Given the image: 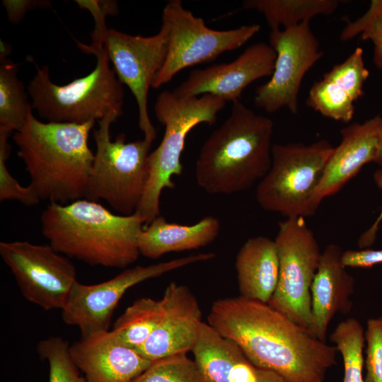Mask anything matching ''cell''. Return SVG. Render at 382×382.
<instances>
[{
  "label": "cell",
  "instance_id": "obj_29",
  "mask_svg": "<svg viewBox=\"0 0 382 382\" xmlns=\"http://www.w3.org/2000/svg\"><path fill=\"white\" fill-rule=\"evenodd\" d=\"M132 382L203 381L195 361L180 354L152 361Z\"/></svg>",
  "mask_w": 382,
  "mask_h": 382
},
{
  "label": "cell",
  "instance_id": "obj_17",
  "mask_svg": "<svg viewBox=\"0 0 382 382\" xmlns=\"http://www.w3.org/2000/svg\"><path fill=\"white\" fill-rule=\"evenodd\" d=\"M69 353L88 382H132L152 362L121 343L112 330L81 338L69 345Z\"/></svg>",
  "mask_w": 382,
  "mask_h": 382
},
{
  "label": "cell",
  "instance_id": "obj_2",
  "mask_svg": "<svg viewBox=\"0 0 382 382\" xmlns=\"http://www.w3.org/2000/svg\"><path fill=\"white\" fill-rule=\"evenodd\" d=\"M95 122H43L31 111L23 127L13 132L28 185L40 200L66 204L86 198L94 160L88 141Z\"/></svg>",
  "mask_w": 382,
  "mask_h": 382
},
{
  "label": "cell",
  "instance_id": "obj_38",
  "mask_svg": "<svg viewBox=\"0 0 382 382\" xmlns=\"http://www.w3.org/2000/svg\"><path fill=\"white\" fill-rule=\"evenodd\" d=\"M373 62L376 68L382 70V44L374 45L373 51Z\"/></svg>",
  "mask_w": 382,
  "mask_h": 382
},
{
  "label": "cell",
  "instance_id": "obj_25",
  "mask_svg": "<svg viewBox=\"0 0 382 382\" xmlns=\"http://www.w3.org/2000/svg\"><path fill=\"white\" fill-rule=\"evenodd\" d=\"M162 311L161 299H138L120 316L112 331L121 343L138 349L157 327Z\"/></svg>",
  "mask_w": 382,
  "mask_h": 382
},
{
  "label": "cell",
  "instance_id": "obj_24",
  "mask_svg": "<svg viewBox=\"0 0 382 382\" xmlns=\"http://www.w3.org/2000/svg\"><path fill=\"white\" fill-rule=\"evenodd\" d=\"M0 130H21L32 111L23 83L18 78V64L0 55Z\"/></svg>",
  "mask_w": 382,
  "mask_h": 382
},
{
  "label": "cell",
  "instance_id": "obj_18",
  "mask_svg": "<svg viewBox=\"0 0 382 382\" xmlns=\"http://www.w3.org/2000/svg\"><path fill=\"white\" fill-rule=\"evenodd\" d=\"M341 141L334 147L313 202L318 208L321 202L340 191L367 163L376 159L382 135L380 115L354 122L340 131Z\"/></svg>",
  "mask_w": 382,
  "mask_h": 382
},
{
  "label": "cell",
  "instance_id": "obj_1",
  "mask_svg": "<svg viewBox=\"0 0 382 382\" xmlns=\"http://www.w3.org/2000/svg\"><path fill=\"white\" fill-rule=\"evenodd\" d=\"M208 323L234 341L257 369L289 382H325L336 364L337 349L313 336L268 303L241 296L219 299Z\"/></svg>",
  "mask_w": 382,
  "mask_h": 382
},
{
  "label": "cell",
  "instance_id": "obj_10",
  "mask_svg": "<svg viewBox=\"0 0 382 382\" xmlns=\"http://www.w3.org/2000/svg\"><path fill=\"white\" fill-rule=\"evenodd\" d=\"M274 241L279 273L268 304L307 330L311 318V288L322 252L303 217L280 221Z\"/></svg>",
  "mask_w": 382,
  "mask_h": 382
},
{
  "label": "cell",
  "instance_id": "obj_11",
  "mask_svg": "<svg viewBox=\"0 0 382 382\" xmlns=\"http://www.w3.org/2000/svg\"><path fill=\"white\" fill-rule=\"evenodd\" d=\"M214 257L215 254L210 252L146 266L137 265L95 284H83L77 281L61 310L62 320L67 325L77 326L81 338L109 330L116 306L132 286L181 267L212 260Z\"/></svg>",
  "mask_w": 382,
  "mask_h": 382
},
{
  "label": "cell",
  "instance_id": "obj_16",
  "mask_svg": "<svg viewBox=\"0 0 382 382\" xmlns=\"http://www.w3.org/2000/svg\"><path fill=\"white\" fill-rule=\"evenodd\" d=\"M161 301V320L146 342L137 349L151 361L191 352L203 323L199 302L186 286L170 282Z\"/></svg>",
  "mask_w": 382,
  "mask_h": 382
},
{
  "label": "cell",
  "instance_id": "obj_37",
  "mask_svg": "<svg viewBox=\"0 0 382 382\" xmlns=\"http://www.w3.org/2000/svg\"><path fill=\"white\" fill-rule=\"evenodd\" d=\"M257 382H289L283 376L270 370H257Z\"/></svg>",
  "mask_w": 382,
  "mask_h": 382
},
{
  "label": "cell",
  "instance_id": "obj_31",
  "mask_svg": "<svg viewBox=\"0 0 382 382\" xmlns=\"http://www.w3.org/2000/svg\"><path fill=\"white\" fill-rule=\"evenodd\" d=\"M11 133L0 130V201L18 200L27 206H33L40 199L29 186H22L9 173L6 161L9 157L11 146L8 138Z\"/></svg>",
  "mask_w": 382,
  "mask_h": 382
},
{
  "label": "cell",
  "instance_id": "obj_8",
  "mask_svg": "<svg viewBox=\"0 0 382 382\" xmlns=\"http://www.w3.org/2000/svg\"><path fill=\"white\" fill-rule=\"evenodd\" d=\"M333 149L326 139L273 144L271 166L256 187L259 205L286 218L313 215L315 192Z\"/></svg>",
  "mask_w": 382,
  "mask_h": 382
},
{
  "label": "cell",
  "instance_id": "obj_5",
  "mask_svg": "<svg viewBox=\"0 0 382 382\" xmlns=\"http://www.w3.org/2000/svg\"><path fill=\"white\" fill-rule=\"evenodd\" d=\"M92 36L90 45L77 42V45L83 52L96 57L95 69L66 85L53 83L49 67L40 68L32 59L36 69L28 86L32 109L49 122L84 124L100 120L110 112L122 115V83L110 69L102 35Z\"/></svg>",
  "mask_w": 382,
  "mask_h": 382
},
{
  "label": "cell",
  "instance_id": "obj_33",
  "mask_svg": "<svg viewBox=\"0 0 382 382\" xmlns=\"http://www.w3.org/2000/svg\"><path fill=\"white\" fill-rule=\"evenodd\" d=\"M364 337V381L382 382V316L368 319Z\"/></svg>",
  "mask_w": 382,
  "mask_h": 382
},
{
  "label": "cell",
  "instance_id": "obj_34",
  "mask_svg": "<svg viewBox=\"0 0 382 382\" xmlns=\"http://www.w3.org/2000/svg\"><path fill=\"white\" fill-rule=\"evenodd\" d=\"M342 262L346 267L369 268L382 264V249L370 248L347 250L342 253Z\"/></svg>",
  "mask_w": 382,
  "mask_h": 382
},
{
  "label": "cell",
  "instance_id": "obj_21",
  "mask_svg": "<svg viewBox=\"0 0 382 382\" xmlns=\"http://www.w3.org/2000/svg\"><path fill=\"white\" fill-rule=\"evenodd\" d=\"M241 296L268 303L278 284L279 262L274 240L264 236L248 239L235 262Z\"/></svg>",
  "mask_w": 382,
  "mask_h": 382
},
{
  "label": "cell",
  "instance_id": "obj_23",
  "mask_svg": "<svg viewBox=\"0 0 382 382\" xmlns=\"http://www.w3.org/2000/svg\"><path fill=\"white\" fill-rule=\"evenodd\" d=\"M338 0H247L243 6L257 11L265 16L271 30L297 26L319 15H330L335 11Z\"/></svg>",
  "mask_w": 382,
  "mask_h": 382
},
{
  "label": "cell",
  "instance_id": "obj_32",
  "mask_svg": "<svg viewBox=\"0 0 382 382\" xmlns=\"http://www.w3.org/2000/svg\"><path fill=\"white\" fill-rule=\"evenodd\" d=\"M359 34L374 45L382 44V0H372L364 14L344 28L340 38L347 41Z\"/></svg>",
  "mask_w": 382,
  "mask_h": 382
},
{
  "label": "cell",
  "instance_id": "obj_19",
  "mask_svg": "<svg viewBox=\"0 0 382 382\" xmlns=\"http://www.w3.org/2000/svg\"><path fill=\"white\" fill-rule=\"evenodd\" d=\"M342 253L335 243L325 248L311 288V318L307 330L323 342L334 316L349 313L353 306L355 282L342 262Z\"/></svg>",
  "mask_w": 382,
  "mask_h": 382
},
{
  "label": "cell",
  "instance_id": "obj_3",
  "mask_svg": "<svg viewBox=\"0 0 382 382\" xmlns=\"http://www.w3.org/2000/svg\"><path fill=\"white\" fill-rule=\"evenodd\" d=\"M50 245L67 257L91 266L125 268L140 255L144 220L137 214H116L98 202L81 199L49 203L40 216Z\"/></svg>",
  "mask_w": 382,
  "mask_h": 382
},
{
  "label": "cell",
  "instance_id": "obj_30",
  "mask_svg": "<svg viewBox=\"0 0 382 382\" xmlns=\"http://www.w3.org/2000/svg\"><path fill=\"white\" fill-rule=\"evenodd\" d=\"M369 76L364 62V50L358 47L342 63L323 75V79L343 89L354 102L364 95V84Z\"/></svg>",
  "mask_w": 382,
  "mask_h": 382
},
{
  "label": "cell",
  "instance_id": "obj_22",
  "mask_svg": "<svg viewBox=\"0 0 382 382\" xmlns=\"http://www.w3.org/2000/svg\"><path fill=\"white\" fill-rule=\"evenodd\" d=\"M221 230L219 220L207 216L192 225L168 222L158 216L147 224L139 238L140 255L158 259L170 252L195 250L212 243Z\"/></svg>",
  "mask_w": 382,
  "mask_h": 382
},
{
  "label": "cell",
  "instance_id": "obj_13",
  "mask_svg": "<svg viewBox=\"0 0 382 382\" xmlns=\"http://www.w3.org/2000/svg\"><path fill=\"white\" fill-rule=\"evenodd\" d=\"M270 45L276 52L274 68L270 79L257 87L255 105L267 113L282 108L296 115L303 77L323 56L310 22L287 29L271 30Z\"/></svg>",
  "mask_w": 382,
  "mask_h": 382
},
{
  "label": "cell",
  "instance_id": "obj_6",
  "mask_svg": "<svg viewBox=\"0 0 382 382\" xmlns=\"http://www.w3.org/2000/svg\"><path fill=\"white\" fill-rule=\"evenodd\" d=\"M226 103L211 94L184 97L173 91H163L157 96L154 110L165 131L158 146L149 155V179L135 212L145 224L159 216L163 190L173 188V177L182 173L180 158L188 133L199 124L214 125Z\"/></svg>",
  "mask_w": 382,
  "mask_h": 382
},
{
  "label": "cell",
  "instance_id": "obj_35",
  "mask_svg": "<svg viewBox=\"0 0 382 382\" xmlns=\"http://www.w3.org/2000/svg\"><path fill=\"white\" fill-rule=\"evenodd\" d=\"M374 180L382 192V167L374 172ZM381 221L382 206L378 216L359 238L358 245L360 249L369 248L374 243Z\"/></svg>",
  "mask_w": 382,
  "mask_h": 382
},
{
  "label": "cell",
  "instance_id": "obj_36",
  "mask_svg": "<svg viewBox=\"0 0 382 382\" xmlns=\"http://www.w3.org/2000/svg\"><path fill=\"white\" fill-rule=\"evenodd\" d=\"M2 4L6 8L9 20L16 23L35 3L30 1H3Z\"/></svg>",
  "mask_w": 382,
  "mask_h": 382
},
{
  "label": "cell",
  "instance_id": "obj_7",
  "mask_svg": "<svg viewBox=\"0 0 382 382\" xmlns=\"http://www.w3.org/2000/svg\"><path fill=\"white\" fill-rule=\"evenodd\" d=\"M121 115L110 112L98 120L96 144L86 199L105 201L121 215L134 214L149 179L148 157L152 142L145 138L125 141V134L111 140L110 126Z\"/></svg>",
  "mask_w": 382,
  "mask_h": 382
},
{
  "label": "cell",
  "instance_id": "obj_12",
  "mask_svg": "<svg viewBox=\"0 0 382 382\" xmlns=\"http://www.w3.org/2000/svg\"><path fill=\"white\" fill-rule=\"evenodd\" d=\"M0 255L12 272L21 294L45 311L62 310L77 282L76 269L50 244L1 241Z\"/></svg>",
  "mask_w": 382,
  "mask_h": 382
},
{
  "label": "cell",
  "instance_id": "obj_14",
  "mask_svg": "<svg viewBox=\"0 0 382 382\" xmlns=\"http://www.w3.org/2000/svg\"><path fill=\"white\" fill-rule=\"evenodd\" d=\"M102 37L103 48L117 79L128 86L137 101L139 129L145 139L153 141L157 134L148 113V93L167 56L168 28L161 23L157 34L144 37L106 27Z\"/></svg>",
  "mask_w": 382,
  "mask_h": 382
},
{
  "label": "cell",
  "instance_id": "obj_20",
  "mask_svg": "<svg viewBox=\"0 0 382 382\" xmlns=\"http://www.w3.org/2000/svg\"><path fill=\"white\" fill-rule=\"evenodd\" d=\"M191 352L203 382H257L258 369L208 323H202Z\"/></svg>",
  "mask_w": 382,
  "mask_h": 382
},
{
  "label": "cell",
  "instance_id": "obj_9",
  "mask_svg": "<svg viewBox=\"0 0 382 382\" xmlns=\"http://www.w3.org/2000/svg\"><path fill=\"white\" fill-rule=\"evenodd\" d=\"M161 23L168 30V52L152 81L153 88L169 83L183 69L212 62L225 52L239 48L261 28L259 24H251L226 30L211 29L202 18L185 8L180 0L166 4Z\"/></svg>",
  "mask_w": 382,
  "mask_h": 382
},
{
  "label": "cell",
  "instance_id": "obj_39",
  "mask_svg": "<svg viewBox=\"0 0 382 382\" xmlns=\"http://www.w3.org/2000/svg\"><path fill=\"white\" fill-rule=\"evenodd\" d=\"M375 163L382 167V135L381 137L378 154Z\"/></svg>",
  "mask_w": 382,
  "mask_h": 382
},
{
  "label": "cell",
  "instance_id": "obj_28",
  "mask_svg": "<svg viewBox=\"0 0 382 382\" xmlns=\"http://www.w3.org/2000/svg\"><path fill=\"white\" fill-rule=\"evenodd\" d=\"M37 350L40 357L48 362V382H88L73 361L66 340L49 337L39 342Z\"/></svg>",
  "mask_w": 382,
  "mask_h": 382
},
{
  "label": "cell",
  "instance_id": "obj_26",
  "mask_svg": "<svg viewBox=\"0 0 382 382\" xmlns=\"http://www.w3.org/2000/svg\"><path fill=\"white\" fill-rule=\"evenodd\" d=\"M364 329L354 318L341 321L330 335L343 363L342 382H365L364 376Z\"/></svg>",
  "mask_w": 382,
  "mask_h": 382
},
{
  "label": "cell",
  "instance_id": "obj_4",
  "mask_svg": "<svg viewBox=\"0 0 382 382\" xmlns=\"http://www.w3.org/2000/svg\"><path fill=\"white\" fill-rule=\"evenodd\" d=\"M273 121L241 101L202 144L195 163L198 185L212 195L245 191L262 180L272 163Z\"/></svg>",
  "mask_w": 382,
  "mask_h": 382
},
{
  "label": "cell",
  "instance_id": "obj_15",
  "mask_svg": "<svg viewBox=\"0 0 382 382\" xmlns=\"http://www.w3.org/2000/svg\"><path fill=\"white\" fill-rule=\"evenodd\" d=\"M276 56L270 44L254 43L231 62L193 70L173 91L184 97L211 94L233 103L250 83L271 76Z\"/></svg>",
  "mask_w": 382,
  "mask_h": 382
},
{
  "label": "cell",
  "instance_id": "obj_27",
  "mask_svg": "<svg viewBox=\"0 0 382 382\" xmlns=\"http://www.w3.org/2000/svg\"><path fill=\"white\" fill-rule=\"evenodd\" d=\"M306 104L325 117L345 123L352 120L354 113V101L349 96L323 78L311 87Z\"/></svg>",
  "mask_w": 382,
  "mask_h": 382
}]
</instances>
